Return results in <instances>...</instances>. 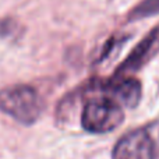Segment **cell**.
Wrapping results in <instances>:
<instances>
[{
  "label": "cell",
  "mask_w": 159,
  "mask_h": 159,
  "mask_svg": "<svg viewBox=\"0 0 159 159\" xmlns=\"http://www.w3.org/2000/svg\"><path fill=\"white\" fill-rule=\"evenodd\" d=\"M159 53V24L155 25L137 45L131 49L127 57L117 66L113 77L133 75L147 66Z\"/></svg>",
  "instance_id": "cell-4"
},
{
  "label": "cell",
  "mask_w": 159,
  "mask_h": 159,
  "mask_svg": "<svg viewBox=\"0 0 159 159\" xmlns=\"http://www.w3.org/2000/svg\"><path fill=\"white\" fill-rule=\"evenodd\" d=\"M159 14V0H141L127 14V21L134 22Z\"/></svg>",
  "instance_id": "cell-6"
},
{
  "label": "cell",
  "mask_w": 159,
  "mask_h": 159,
  "mask_svg": "<svg viewBox=\"0 0 159 159\" xmlns=\"http://www.w3.org/2000/svg\"><path fill=\"white\" fill-rule=\"evenodd\" d=\"M112 159H159V120L121 135L113 147Z\"/></svg>",
  "instance_id": "cell-3"
},
{
  "label": "cell",
  "mask_w": 159,
  "mask_h": 159,
  "mask_svg": "<svg viewBox=\"0 0 159 159\" xmlns=\"http://www.w3.org/2000/svg\"><path fill=\"white\" fill-rule=\"evenodd\" d=\"M98 88L103 93L112 96L123 107L134 109L140 105L143 98V84L133 75L126 77H110L107 80H98Z\"/></svg>",
  "instance_id": "cell-5"
},
{
  "label": "cell",
  "mask_w": 159,
  "mask_h": 159,
  "mask_svg": "<svg viewBox=\"0 0 159 159\" xmlns=\"http://www.w3.org/2000/svg\"><path fill=\"white\" fill-rule=\"evenodd\" d=\"M89 87L96 95H88L82 89V103L80 123L87 133L106 134L116 130L124 120V109L112 96L103 93L98 88L96 81H91Z\"/></svg>",
  "instance_id": "cell-1"
},
{
  "label": "cell",
  "mask_w": 159,
  "mask_h": 159,
  "mask_svg": "<svg viewBox=\"0 0 159 159\" xmlns=\"http://www.w3.org/2000/svg\"><path fill=\"white\" fill-rule=\"evenodd\" d=\"M45 110V99L28 84H16L0 89V112L22 126H32Z\"/></svg>",
  "instance_id": "cell-2"
}]
</instances>
